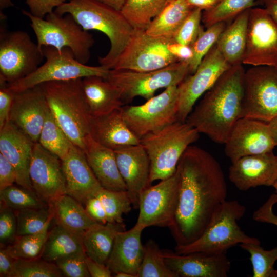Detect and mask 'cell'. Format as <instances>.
<instances>
[{
  "label": "cell",
  "instance_id": "obj_1",
  "mask_svg": "<svg viewBox=\"0 0 277 277\" xmlns=\"http://www.w3.org/2000/svg\"><path fill=\"white\" fill-rule=\"evenodd\" d=\"M176 169L178 203L169 228L176 246H185L203 233L216 208L226 200L227 187L218 161L198 146L187 148Z\"/></svg>",
  "mask_w": 277,
  "mask_h": 277
},
{
  "label": "cell",
  "instance_id": "obj_2",
  "mask_svg": "<svg viewBox=\"0 0 277 277\" xmlns=\"http://www.w3.org/2000/svg\"><path fill=\"white\" fill-rule=\"evenodd\" d=\"M231 66L204 94L186 122L199 133L224 144L234 125L241 118L245 70Z\"/></svg>",
  "mask_w": 277,
  "mask_h": 277
},
{
  "label": "cell",
  "instance_id": "obj_3",
  "mask_svg": "<svg viewBox=\"0 0 277 277\" xmlns=\"http://www.w3.org/2000/svg\"><path fill=\"white\" fill-rule=\"evenodd\" d=\"M70 14L86 30H95L106 35L110 43L107 54L98 58L100 65L111 69L129 43L134 28L120 11L94 0H70L54 10Z\"/></svg>",
  "mask_w": 277,
  "mask_h": 277
},
{
  "label": "cell",
  "instance_id": "obj_4",
  "mask_svg": "<svg viewBox=\"0 0 277 277\" xmlns=\"http://www.w3.org/2000/svg\"><path fill=\"white\" fill-rule=\"evenodd\" d=\"M82 80L52 81L39 85L57 124L71 142L83 150L85 138L90 134L92 116Z\"/></svg>",
  "mask_w": 277,
  "mask_h": 277
},
{
  "label": "cell",
  "instance_id": "obj_5",
  "mask_svg": "<svg viewBox=\"0 0 277 277\" xmlns=\"http://www.w3.org/2000/svg\"><path fill=\"white\" fill-rule=\"evenodd\" d=\"M246 208L237 200H225L219 205L202 235L185 246H175V252L226 253L230 248L243 243L261 244L260 240L247 235L238 224Z\"/></svg>",
  "mask_w": 277,
  "mask_h": 277
},
{
  "label": "cell",
  "instance_id": "obj_6",
  "mask_svg": "<svg viewBox=\"0 0 277 277\" xmlns=\"http://www.w3.org/2000/svg\"><path fill=\"white\" fill-rule=\"evenodd\" d=\"M199 137L193 126L177 121L141 138L150 160V184L173 175L185 150Z\"/></svg>",
  "mask_w": 277,
  "mask_h": 277
},
{
  "label": "cell",
  "instance_id": "obj_7",
  "mask_svg": "<svg viewBox=\"0 0 277 277\" xmlns=\"http://www.w3.org/2000/svg\"><path fill=\"white\" fill-rule=\"evenodd\" d=\"M22 13L30 19L40 48L51 46L60 50L68 48L81 63L86 64L89 61L94 39L92 35L83 29L71 15H61L54 11L47 14L45 19L34 16L24 10Z\"/></svg>",
  "mask_w": 277,
  "mask_h": 277
},
{
  "label": "cell",
  "instance_id": "obj_8",
  "mask_svg": "<svg viewBox=\"0 0 277 277\" xmlns=\"http://www.w3.org/2000/svg\"><path fill=\"white\" fill-rule=\"evenodd\" d=\"M42 50L45 62L34 71L8 86L15 92L57 81L83 78L89 76H98L106 79L109 69L101 65L91 66L76 59L70 49L62 50L51 46H44Z\"/></svg>",
  "mask_w": 277,
  "mask_h": 277
},
{
  "label": "cell",
  "instance_id": "obj_9",
  "mask_svg": "<svg viewBox=\"0 0 277 277\" xmlns=\"http://www.w3.org/2000/svg\"><path fill=\"white\" fill-rule=\"evenodd\" d=\"M189 74V63L179 61L153 71L111 69L106 80L120 89L125 104L136 96L149 100L158 89L178 86Z\"/></svg>",
  "mask_w": 277,
  "mask_h": 277
},
{
  "label": "cell",
  "instance_id": "obj_10",
  "mask_svg": "<svg viewBox=\"0 0 277 277\" xmlns=\"http://www.w3.org/2000/svg\"><path fill=\"white\" fill-rule=\"evenodd\" d=\"M177 86L165 88L142 105H124L120 108L126 124L140 140L177 121Z\"/></svg>",
  "mask_w": 277,
  "mask_h": 277
},
{
  "label": "cell",
  "instance_id": "obj_11",
  "mask_svg": "<svg viewBox=\"0 0 277 277\" xmlns=\"http://www.w3.org/2000/svg\"><path fill=\"white\" fill-rule=\"evenodd\" d=\"M44 58L42 49L23 31L0 28V79L8 84L34 71Z\"/></svg>",
  "mask_w": 277,
  "mask_h": 277
},
{
  "label": "cell",
  "instance_id": "obj_12",
  "mask_svg": "<svg viewBox=\"0 0 277 277\" xmlns=\"http://www.w3.org/2000/svg\"><path fill=\"white\" fill-rule=\"evenodd\" d=\"M277 117V68L252 66L245 71L241 118L268 123Z\"/></svg>",
  "mask_w": 277,
  "mask_h": 277
},
{
  "label": "cell",
  "instance_id": "obj_13",
  "mask_svg": "<svg viewBox=\"0 0 277 277\" xmlns=\"http://www.w3.org/2000/svg\"><path fill=\"white\" fill-rule=\"evenodd\" d=\"M173 41L152 36L145 30L134 29L129 43L111 69L148 71L179 62L168 48Z\"/></svg>",
  "mask_w": 277,
  "mask_h": 277
},
{
  "label": "cell",
  "instance_id": "obj_14",
  "mask_svg": "<svg viewBox=\"0 0 277 277\" xmlns=\"http://www.w3.org/2000/svg\"><path fill=\"white\" fill-rule=\"evenodd\" d=\"M179 174L150 185L139 195V214L136 224L144 229L150 226L168 227L172 224L179 198Z\"/></svg>",
  "mask_w": 277,
  "mask_h": 277
},
{
  "label": "cell",
  "instance_id": "obj_15",
  "mask_svg": "<svg viewBox=\"0 0 277 277\" xmlns=\"http://www.w3.org/2000/svg\"><path fill=\"white\" fill-rule=\"evenodd\" d=\"M231 66L218 49L216 43L204 56L196 71L177 86V121L186 120L197 100Z\"/></svg>",
  "mask_w": 277,
  "mask_h": 277
},
{
  "label": "cell",
  "instance_id": "obj_16",
  "mask_svg": "<svg viewBox=\"0 0 277 277\" xmlns=\"http://www.w3.org/2000/svg\"><path fill=\"white\" fill-rule=\"evenodd\" d=\"M243 64L277 68V23L265 8L250 9Z\"/></svg>",
  "mask_w": 277,
  "mask_h": 277
},
{
  "label": "cell",
  "instance_id": "obj_17",
  "mask_svg": "<svg viewBox=\"0 0 277 277\" xmlns=\"http://www.w3.org/2000/svg\"><path fill=\"white\" fill-rule=\"evenodd\" d=\"M33 190L45 203L66 194L61 160L38 142L33 146L29 166Z\"/></svg>",
  "mask_w": 277,
  "mask_h": 277
},
{
  "label": "cell",
  "instance_id": "obj_18",
  "mask_svg": "<svg viewBox=\"0 0 277 277\" xmlns=\"http://www.w3.org/2000/svg\"><path fill=\"white\" fill-rule=\"evenodd\" d=\"M224 145L232 163L245 156L273 151L275 147L267 123L245 117L238 120Z\"/></svg>",
  "mask_w": 277,
  "mask_h": 277
},
{
  "label": "cell",
  "instance_id": "obj_19",
  "mask_svg": "<svg viewBox=\"0 0 277 277\" xmlns=\"http://www.w3.org/2000/svg\"><path fill=\"white\" fill-rule=\"evenodd\" d=\"M162 255L176 277H226L231 268L226 253L197 252L180 254L163 249Z\"/></svg>",
  "mask_w": 277,
  "mask_h": 277
},
{
  "label": "cell",
  "instance_id": "obj_20",
  "mask_svg": "<svg viewBox=\"0 0 277 277\" xmlns=\"http://www.w3.org/2000/svg\"><path fill=\"white\" fill-rule=\"evenodd\" d=\"M48 108L43 89L37 85L15 92L9 120L34 143H37Z\"/></svg>",
  "mask_w": 277,
  "mask_h": 277
},
{
  "label": "cell",
  "instance_id": "obj_21",
  "mask_svg": "<svg viewBox=\"0 0 277 277\" xmlns=\"http://www.w3.org/2000/svg\"><path fill=\"white\" fill-rule=\"evenodd\" d=\"M229 179L240 190L273 186L277 181V156L273 151L242 157L232 163Z\"/></svg>",
  "mask_w": 277,
  "mask_h": 277
},
{
  "label": "cell",
  "instance_id": "obj_22",
  "mask_svg": "<svg viewBox=\"0 0 277 277\" xmlns=\"http://www.w3.org/2000/svg\"><path fill=\"white\" fill-rule=\"evenodd\" d=\"M113 150L132 206L137 209L140 193L151 185L150 163L148 154L141 144L120 147Z\"/></svg>",
  "mask_w": 277,
  "mask_h": 277
},
{
  "label": "cell",
  "instance_id": "obj_23",
  "mask_svg": "<svg viewBox=\"0 0 277 277\" xmlns=\"http://www.w3.org/2000/svg\"><path fill=\"white\" fill-rule=\"evenodd\" d=\"M66 194L83 205L103 188L87 160L84 152L73 145L62 160Z\"/></svg>",
  "mask_w": 277,
  "mask_h": 277
},
{
  "label": "cell",
  "instance_id": "obj_24",
  "mask_svg": "<svg viewBox=\"0 0 277 277\" xmlns=\"http://www.w3.org/2000/svg\"><path fill=\"white\" fill-rule=\"evenodd\" d=\"M34 143L10 120L0 129V153L14 167L17 185L31 190L29 166Z\"/></svg>",
  "mask_w": 277,
  "mask_h": 277
},
{
  "label": "cell",
  "instance_id": "obj_25",
  "mask_svg": "<svg viewBox=\"0 0 277 277\" xmlns=\"http://www.w3.org/2000/svg\"><path fill=\"white\" fill-rule=\"evenodd\" d=\"M144 229L135 224L130 229L117 233L106 264L112 273L125 272L136 277L144 255L141 242Z\"/></svg>",
  "mask_w": 277,
  "mask_h": 277
},
{
  "label": "cell",
  "instance_id": "obj_26",
  "mask_svg": "<svg viewBox=\"0 0 277 277\" xmlns=\"http://www.w3.org/2000/svg\"><path fill=\"white\" fill-rule=\"evenodd\" d=\"M83 151L103 188L115 191L127 190L113 149L98 143L89 134L85 138Z\"/></svg>",
  "mask_w": 277,
  "mask_h": 277
},
{
  "label": "cell",
  "instance_id": "obj_27",
  "mask_svg": "<svg viewBox=\"0 0 277 277\" xmlns=\"http://www.w3.org/2000/svg\"><path fill=\"white\" fill-rule=\"evenodd\" d=\"M119 109L106 115L92 117L90 125L89 134L91 137L113 150L140 144V140L128 127Z\"/></svg>",
  "mask_w": 277,
  "mask_h": 277
},
{
  "label": "cell",
  "instance_id": "obj_28",
  "mask_svg": "<svg viewBox=\"0 0 277 277\" xmlns=\"http://www.w3.org/2000/svg\"><path fill=\"white\" fill-rule=\"evenodd\" d=\"M82 82L92 117L108 114L125 105L120 89L106 79L93 75L83 78Z\"/></svg>",
  "mask_w": 277,
  "mask_h": 277
},
{
  "label": "cell",
  "instance_id": "obj_29",
  "mask_svg": "<svg viewBox=\"0 0 277 277\" xmlns=\"http://www.w3.org/2000/svg\"><path fill=\"white\" fill-rule=\"evenodd\" d=\"M250 9L235 17L226 27L216 43L220 52L231 66L243 64Z\"/></svg>",
  "mask_w": 277,
  "mask_h": 277
},
{
  "label": "cell",
  "instance_id": "obj_30",
  "mask_svg": "<svg viewBox=\"0 0 277 277\" xmlns=\"http://www.w3.org/2000/svg\"><path fill=\"white\" fill-rule=\"evenodd\" d=\"M124 230V223L108 222L106 224L96 223L86 230L82 234V242L87 256L106 264L117 233Z\"/></svg>",
  "mask_w": 277,
  "mask_h": 277
},
{
  "label": "cell",
  "instance_id": "obj_31",
  "mask_svg": "<svg viewBox=\"0 0 277 277\" xmlns=\"http://www.w3.org/2000/svg\"><path fill=\"white\" fill-rule=\"evenodd\" d=\"M48 205L55 223L75 232L83 234L97 223L89 216L82 204L67 194L57 197Z\"/></svg>",
  "mask_w": 277,
  "mask_h": 277
},
{
  "label": "cell",
  "instance_id": "obj_32",
  "mask_svg": "<svg viewBox=\"0 0 277 277\" xmlns=\"http://www.w3.org/2000/svg\"><path fill=\"white\" fill-rule=\"evenodd\" d=\"M193 8L186 0H173L150 23L146 33L154 37L173 39Z\"/></svg>",
  "mask_w": 277,
  "mask_h": 277
},
{
  "label": "cell",
  "instance_id": "obj_33",
  "mask_svg": "<svg viewBox=\"0 0 277 277\" xmlns=\"http://www.w3.org/2000/svg\"><path fill=\"white\" fill-rule=\"evenodd\" d=\"M83 250L82 234L56 224L49 230L40 258L54 263L61 258Z\"/></svg>",
  "mask_w": 277,
  "mask_h": 277
},
{
  "label": "cell",
  "instance_id": "obj_34",
  "mask_svg": "<svg viewBox=\"0 0 277 277\" xmlns=\"http://www.w3.org/2000/svg\"><path fill=\"white\" fill-rule=\"evenodd\" d=\"M173 0H126L120 11L135 29L146 30L151 21Z\"/></svg>",
  "mask_w": 277,
  "mask_h": 277
},
{
  "label": "cell",
  "instance_id": "obj_35",
  "mask_svg": "<svg viewBox=\"0 0 277 277\" xmlns=\"http://www.w3.org/2000/svg\"><path fill=\"white\" fill-rule=\"evenodd\" d=\"M38 142L61 160L68 154L74 145L56 122L49 107Z\"/></svg>",
  "mask_w": 277,
  "mask_h": 277
},
{
  "label": "cell",
  "instance_id": "obj_36",
  "mask_svg": "<svg viewBox=\"0 0 277 277\" xmlns=\"http://www.w3.org/2000/svg\"><path fill=\"white\" fill-rule=\"evenodd\" d=\"M239 246L250 254L253 277H277V270L274 268L277 246L268 250L254 243H243Z\"/></svg>",
  "mask_w": 277,
  "mask_h": 277
},
{
  "label": "cell",
  "instance_id": "obj_37",
  "mask_svg": "<svg viewBox=\"0 0 277 277\" xmlns=\"http://www.w3.org/2000/svg\"><path fill=\"white\" fill-rule=\"evenodd\" d=\"M52 219H50L40 231L30 234L16 236L8 248L16 259H32L40 257L49 232Z\"/></svg>",
  "mask_w": 277,
  "mask_h": 277
},
{
  "label": "cell",
  "instance_id": "obj_38",
  "mask_svg": "<svg viewBox=\"0 0 277 277\" xmlns=\"http://www.w3.org/2000/svg\"><path fill=\"white\" fill-rule=\"evenodd\" d=\"M136 277H176L166 265L162 250L152 239L144 245V255Z\"/></svg>",
  "mask_w": 277,
  "mask_h": 277
},
{
  "label": "cell",
  "instance_id": "obj_39",
  "mask_svg": "<svg viewBox=\"0 0 277 277\" xmlns=\"http://www.w3.org/2000/svg\"><path fill=\"white\" fill-rule=\"evenodd\" d=\"M97 196L105 210L107 222L123 223V215L131 209L132 203L127 190L115 191L102 188Z\"/></svg>",
  "mask_w": 277,
  "mask_h": 277
},
{
  "label": "cell",
  "instance_id": "obj_40",
  "mask_svg": "<svg viewBox=\"0 0 277 277\" xmlns=\"http://www.w3.org/2000/svg\"><path fill=\"white\" fill-rule=\"evenodd\" d=\"M1 203L14 211L48 205L33 190L13 185L0 191Z\"/></svg>",
  "mask_w": 277,
  "mask_h": 277
},
{
  "label": "cell",
  "instance_id": "obj_41",
  "mask_svg": "<svg viewBox=\"0 0 277 277\" xmlns=\"http://www.w3.org/2000/svg\"><path fill=\"white\" fill-rule=\"evenodd\" d=\"M255 0H222L214 8L204 11L202 22L206 28L219 22L233 19L243 11L250 9Z\"/></svg>",
  "mask_w": 277,
  "mask_h": 277
},
{
  "label": "cell",
  "instance_id": "obj_42",
  "mask_svg": "<svg viewBox=\"0 0 277 277\" xmlns=\"http://www.w3.org/2000/svg\"><path fill=\"white\" fill-rule=\"evenodd\" d=\"M17 221V236L41 231L47 222L53 219L49 205L15 211Z\"/></svg>",
  "mask_w": 277,
  "mask_h": 277
},
{
  "label": "cell",
  "instance_id": "obj_43",
  "mask_svg": "<svg viewBox=\"0 0 277 277\" xmlns=\"http://www.w3.org/2000/svg\"><path fill=\"white\" fill-rule=\"evenodd\" d=\"M63 276L54 263L41 258L16 259L10 277H61Z\"/></svg>",
  "mask_w": 277,
  "mask_h": 277
},
{
  "label": "cell",
  "instance_id": "obj_44",
  "mask_svg": "<svg viewBox=\"0 0 277 277\" xmlns=\"http://www.w3.org/2000/svg\"><path fill=\"white\" fill-rule=\"evenodd\" d=\"M226 26V22H221L210 26L206 30L202 28L191 46L193 55L189 62L190 74L196 71L203 58L216 43Z\"/></svg>",
  "mask_w": 277,
  "mask_h": 277
},
{
  "label": "cell",
  "instance_id": "obj_45",
  "mask_svg": "<svg viewBox=\"0 0 277 277\" xmlns=\"http://www.w3.org/2000/svg\"><path fill=\"white\" fill-rule=\"evenodd\" d=\"M203 11L193 8L186 18L174 37L176 42L191 46L202 29L201 25Z\"/></svg>",
  "mask_w": 277,
  "mask_h": 277
},
{
  "label": "cell",
  "instance_id": "obj_46",
  "mask_svg": "<svg viewBox=\"0 0 277 277\" xmlns=\"http://www.w3.org/2000/svg\"><path fill=\"white\" fill-rule=\"evenodd\" d=\"M84 250L72 253L56 261V264L64 276L67 277H90Z\"/></svg>",
  "mask_w": 277,
  "mask_h": 277
},
{
  "label": "cell",
  "instance_id": "obj_47",
  "mask_svg": "<svg viewBox=\"0 0 277 277\" xmlns=\"http://www.w3.org/2000/svg\"><path fill=\"white\" fill-rule=\"evenodd\" d=\"M17 221L15 211L1 203V245H8L13 243L17 236Z\"/></svg>",
  "mask_w": 277,
  "mask_h": 277
},
{
  "label": "cell",
  "instance_id": "obj_48",
  "mask_svg": "<svg viewBox=\"0 0 277 277\" xmlns=\"http://www.w3.org/2000/svg\"><path fill=\"white\" fill-rule=\"evenodd\" d=\"M0 82V129L9 121L10 113L15 92L7 85Z\"/></svg>",
  "mask_w": 277,
  "mask_h": 277
},
{
  "label": "cell",
  "instance_id": "obj_49",
  "mask_svg": "<svg viewBox=\"0 0 277 277\" xmlns=\"http://www.w3.org/2000/svg\"><path fill=\"white\" fill-rule=\"evenodd\" d=\"M30 13L34 16L44 18L54 11V9L67 2L68 0H25Z\"/></svg>",
  "mask_w": 277,
  "mask_h": 277
},
{
  "label": "cell",
  "instance_id": "obj_50",
  "mask_svg": "<svg viewBox=\"0 0 277 277\" xmlns=\"http://www.w3.org/2000/svg\"><path fill=\"white\" fill-rule=\"evenodd\" d=\"M277 203V193L270 195L267 200L253 214V219L258 222L266 223L277 226V215L273 211V206Z\"/></svg>",
  "mask_w": 277,
  "mask_h": 277
},
{
  "label": "cell",
  "instance_id": "obj_51",
  "mask_svg": "<svg viewBox=\"0 0 277 277\" xmlns=\"http://www.w3.org/2000/svg\"><path fill=\"white\" fill-rule=\"evenodd\" d=\"M84 205L88 214L96 223L101 224H106L107 223L105 210L97 196L88 199Z\"/></svg>",
  "mask_w": 277,
  "mask_h": 277
},
{
  "label": "cell",
  "instance_id": "obj_52",
  "mask_svg": "<svg viewBox=\"0 0 277 277\" xmlns=\"http://www.w3.org/2000/svg\"><path fill=\"white\" fill-rule=\"evenodd\" d=\"M16 183V174L13 165L0 153V191Z\"/></svg>",
  "mask_w": 277,
  "mask_h": 277
},
{
  "label": "cell",
  "instance_id": "obj_53",
  "mask_svg": "<svg viewBox=\"0 0 277 277\" xmlns=\"http://www.w3.org/2000/svg\"><path fill=\"white\" fill-rule=\"evenodd\" d=\"M16 259L11 254L8 245H1L0 276L10 277Z\"/></svg>",
  "mask_w": 277,
  "mask_h": 277
},
{
  "label": "cell",
  "instance_id": "obj_54",
  "mask_svg": "<svg viewBox=\"0 0 277 277\" xmlns=\"http://www.w3.org/2000/svg\"><path fill=\"white\" fill-rule=\"evenodd\" d=\"M168 48L179 61L189 63L193 57V51L190 46L183 45L173 41Z\"/></svg>",
  "mask_w": 277,
  "mask_h": 277
},
{
  "label": "cell",
  "instance_id": "obj_55",
  "mask_svg": "<svg viewBox=\"0 0 277 277\" xmlns=\"http://www.w3.org/2000/svg\"><path fill=\"white\" fill-rule=\"evenodd\" d=\"M86 264L90 276H111L112 272L106 264L97 262L88 256L86 258Z\"/></svg>",
  "mask_w": 277,
  "mask_h": 277
},
{
  "label": "cell",
  "instance_id": "obj_56",
  "mask_svg": "<svg viewBox=\"0 0 277 277\" xmlns=\"http://www.w3.org/2000/svg\"><path fill=\"white\" fill-rule=\"evenodd\" d=\"M193 8H199L203 11H208L216 7L222 0H186Z\"/></svg>",
  "mask_w": 277,
  "mask_h": 277
},
{
  "label": "cell",
  "instance_id": "obj_57",
  "mask_svg": "<svg viewBox=\"0 0 277 277\" xmlns=\"http://www.w3.org/2000/svg\"><path fill=\"white\" fill-rule=\"evenodd\" d=\"M265 8L277 23V0H263Z\"/></svg>",
  "mask_w": 277,
  "mask_h": 277
},
{
  "label": "cell",
  "instance_id": "obj_58",
  "mask_svg": "<svg viewBox=\"0 0 277 277\" xmlns=\"http://www.w3.org/2000/svg\"><path fill=\"white\" fill-rule=\"evenodd\" d=\"M106 5L113 9L121 11L126 0H94Z\"/></svg>",
  "mask_w": 277,
  "mask_h": 277
},
{
  "label": "cell",
  "instance_id": "obj_59",
  "mask_svg": "<svg viewBox=\"0 0 277 277\" xmlns=\"http://www.w3.org/2000/svg\"><path fill=\"white\" fill-rule=\"evenodd\" d=\"M269 129L275 146H277V117L268 123Z\"/></svg>",
  "mask_w": 277,
  "mask_h": 277
},
{
  "label": "cell",
  "instance_id": "obj_60",
  "mask_svg": "<svg viewBox=\"0 0 277 277\" xmlns=\"http://www.w3.org/2000/svg\"><path fill=\"white\" fill-rule=\"evenodd\" d=\"M13 6L12 0H0V17L1 19L3 21L6 19V15L3 12V11L9 7Z\"/></svg>",
  "mask_w": 277,
  "mask_h": 277
},
{
  "label": "cell",
  "instance_id": "obj_61",
  "mask_svg": "<svg viewBox=\"0 0 277 277\" xmlns=\"http://www.w3.org/2000/svg\"><path fill=\"white\" fill-rule=\"evenodd\" d=\"M116 277H134L133 275L125 272H117L114 273Z\"/></svg>",
  "mask_w": 277,
  "mask_h": 277
},
{
  "label": "cell",
  "instance_id": "obj_62",
  "mask_svg": "<svg viewBox=\"0 0 277 277\" xmlns=\"http://www.w3.org/2000/svg\"><path fill=\"white\" fill-rule=\"evenodd\" d=\"M272 187L274 188L275 193H277V181L275 182Z\"/></svg>",
  "mask_w": 277,
  "mask_h": 277
}]
</instances>
